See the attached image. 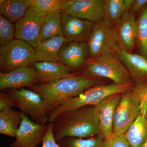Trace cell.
I'll use <instances>...</instances> for the list:
<instances>
[{
    "label": "cell",
    "instance_id": "6da1fadb",
    "mask_svg": "<svg viewBox=\"0 0 147 147\" xmlns=\"http://www.w3.org/2000/svg\"><path fill=\"white\" fill-rule=\"evenodd\" d=\"M99 78L72 74L54 82L36 84L32 87L45 101L48 115L67 100L100 85Z\"/></svg>",
    "mask_w": 147,
    "mask_h": 147
},
{
    "label": "cell",
    "instance_id": "7a4b0ae2",
    "mask_svg": "<svg viewBox=\"0 0 147 147\" xmlns=\"http://www.w3.org/2000/svg\"><path fill=\"white\" fill-rule=\"evenodd\" d=\"M86 107L62 113L55 119L53 131L57 143L65 138L85 139L101 134L94 107Z\"/></svg>",
    "mask_w": 147,
    "mask_h": 147
},
{
    "label": "cell",
    "instance_id": "3957f363",
    "mask_svg": "<svg viewBox=\"0 0 147 147\" xmlns=\"http://www.w3.org/2000/svg\"><path fill=\"white\" fill-rule=\"evenodd\" d=\"M83 71V76L107 78L119 86H133L128 71L115 53H103L93 59H88Z\"/></svg>",
    "mask_w": 147,
    "mask_h": 147
},
{
    "label": "cell",
    "instance_id": "277c9868",
    "mask_svg": "<svg viewBox=\"0 0 147 147\" xmlns=\"http://www.w3.org/2000/svg\"><path fill=\"white\" fill-rule=\"evenodd\" d=\"M132 86H119L113 83L100 84L92 87L65 101L52 111L48 115V122H53L59 115L65 112L78 110L90 105L96 106L105 97L115 94L124 93Z\"/></svg>",
    "mask_w": 147,
    "mask_h": 147
},
{
    "label": "cell",
    "instance_id": "5b68a950",
    "mask_svg": "<svg viewBox=\"0 0 147 147\" xmlns=\"http://www.w3.org/2000/svg\"><path fill=\"white\" fill-rule=\"evenodd\" d=\"M36 62L34 49L27 42L13 39L0 49V65L2 73L21 67H32Z\"/></svg>",
    "mask_w": 147,
    "mask_h": 147
},
{
    "label": "cell",
    "instance_id": "8992f818",
    "mask_svg": "<svg viewBox=\"0 0 147 147\" xmlns=\"http://www.w3.org/2000/svg\"><path fill=\"white\" fill-rule=\"evenodd\" d=\"M140 100L132 87L123 94L114 113L113 134L110 137H117L126 132L140 114Z\"/></svg>",
    "mask_w": 147,
    "mask_h": 147
},
{
    "label": "cell",
    "instance_id": "52a82bcc",
    "mask_svg": "<svg viewBox=\"0 0 147 147\" xmlns=\"http://www.w3.org/2000/svg\"><path fill=\"white\" fill-rule=\"evenodd\" d=\"M6 92L14 107L30 116L36 123L44 125L48 121L45 101L37 93L25 88L9 89Z\"/></svg>",
    "mask_w": 147,
    "mask_h": 147
},
{
    "label": "cell",
    "instance_id": "ba28073f",
    "mask_svg": "<svg viewBox=\"0 0 147 147\" xmlns=\"http://www.w3.org/2000/svg\"><path fill=\"white\" fill-rule=\"evenodd\" d=\"M115 27L103 18L94 23L87 41L89 49L88 59H93L103 53H115L119 48Z\"/></svg>",
    "mask_w": 147,
    "mask_h": 147
},
{
    "label": "cell",
    "instance_id": "9c48e42d",
    "mask_svg": "<svg viewBox=\"0 0 147 147\" xmlns=\"http://www.w3.org/2000/svg\"><path fill=\"white\" fill-rule=\"evenodd\" d=\"M47 124H39L32 121L24 114L20 126L16 131V139L10 147H37L42 141Z\"/></svg>",
    "mask_w": 147,
    "mask_h": 147
},
{
    "label": "cell",
    "instance_id": "30bf717a",
    "mask_svg": "<svg viewBox=\"0 0 147 147\" xmlns=\"http://www.w3.org/2000/svg\"><path fill=\"white\" fill-rule=\"evenodd\" d=\"M42 16L34 12L30 7L26 14L15 23V39L27 42L35 48L39 45V37Z\"/></svg>",
    "mask_w": 147,
    "mask_h": 147
},
{
    "label": "cell",
    "instance_id": "8fae6325",
    "mask_svg": "<svg viewBox=\"0 0 147 147\" xmlns=\"http://www.w3.org/2000/svg\"><path fill=\"white\" fill-rule=\"evenodd\" d=\"M39 82L33 67H21L7 73H0V90L24 88L33 86Z\"/></svg>",
    "mask_w": 147,
    "mask_h": 147
},
{
    "label": "cell",
    "instance_id": "7c38bea8",
    "mask_svg": "<svg viewBox=\"0 0 147 147\" xmlns=\"http://www.w3.org/2000/svg\"><path fill=\"white\" fill-rule=\"evenodd\" d=\"M63 36L67 42L87 41L94 23L62 13Z\"/></svg>",
    "mask_w": 147,
    "mask_h": 147
},
{
    "label": "cell",
    "instance_id": "4fadbf2b",
    "mask_svg": "<svg viewBox=\"0 0 147 147\" xmlns=\"http://www.w3.org/2000/svg\"><path fill=\"white\" fill-rule=\"evenodd\" d=\"M64 12L67 14L94 23L104 17L103 0H71Z\"/></svg>",
    "mask_w": 147,
    "mask_h": 147
},
{
    "label": "cell",
    "instance_id": "5bb4252c",
    "mask_svg": "<svg viewBox=\"0 0 147 147\" xmlns=\"http://www.w3.org/2000/svg\"><path fill=\"white\" fill-rule=\"evenodd\" d=\"M115 28L118 47L132 53L137 38V21L134 14L129 11L124 13Z\"/></svg>",
    "mask_w": 147,
    "mask_h": 147
},
{
    "label": "cell",
    "instance_id": "9a60e30c",
    "mask_svg": "<svg viewBox=\"0 0 147 147\" xmlns=\"http://www.w3.org/2000/svg\"><path fill=\"white\" fill-rule=\"evenodd\" d=\"M123 94L109 96L94 107L99 121L101 134L105 139L112 136L114 113Z\"/></svg>",
    "mask_w": 147,
    "mask_h": 147
},
{
    "label": "cell",
    "instance_id": "2e32d148",
    "mask_svg": "<svg viewBox=\"0 0 147 147\" xmlns=\"http://www.w3.org/2000/svg\"><path fill=\"white\" fill-rule=\"evenodd\" d=\"M59 55L62 63L71 70L81 68L88 59L87 41L66 42L61 48Z\"/></svg>",
    "mask_w": 147,
    "mask_h": 147
},
{
    "label": "cell",
    "instance_id": "e0dca14e",
    "mask_svg": "<svg viewBox=\"0 0 147 147\" xmlns=\"http://www.w3.org/2000/svg\"><path fill=\"white\" fill-rule=\"evenodd\" d=\"M116 55L126 66L130 76L137 82L147 80V60L141 55L133 54L118 48Z\"/></svg>",
    "mask_w": 147,
    "mask_h": 147
},
{
    "label": "cell",
    "instance_id": "ac0fdd59",
    "mask_svg": "<svg viewBox=\"0 0 147 147\" xmlns=\"http://www.w3.org/2000/svg\"><path fill=\"white\" fill-rule=\"evenodd\" d=\"M32 67L40 84L50 83L73 74L71 69L61 63L35 62Z\"/></svg>",
    "mask_w": 147,
    "mask_h": 147
},
{
    "label": "cell",
    "instance_id": "d6986e66",
    "mask_svg": "<svg viewBox=\"0 0 147 147\" xmlns=\"http://www.w3.org/2000/svg\"><path fill=\"white\" fill-rule=\"evenodd\" d=\"M66 42V39L63 36L54 37L40 42L34 48L36 62L62 63L59 53L61 47Z\"/></svg>",
    "mask_w": 147,
    "mask_h": 147
},
{
    "label": "cell",
    "instance_id": "ffe728a7",
    "mask_svg": "<svg viewBox=\"0 0 147 147\" xmlns=\"http://www.w3.org/2000/svg\"><path fill=\"white\" fill-rule=\"evenodd\" d=\"M32 0H1L0 16L12 23H16L26 13Z\"/></svg>",
    "mask_w": 147,
    "mask_h": 147
},
{
    "label": "cell",
    "instance_id": "44dd1931",
    "mask_svg": "<svg viewBox=\"0 0 147 147\" xmlns=\"http://www.w3.org/2000/svg\"><path fill=\"white\" fill-rule=\"evenodd\" d=\"M62 13L57 11L43 16L40 30L39 43L54 37L63 36Z\"/></svg>",
    "mask_w": 147,
    "mask_h": 147
},
{
    "label": "cell",
    "instance_id": "7402d4cb",
    "mask_svg": "<svg viewBox=\"0 0 147 147\" xmlns=\"http://www.w3.org/2000/svg\"><path fill=\"white\" fill-rule=\"evenodd\" d=\"M24 113L11 108L0 111V133L11 137H16Z\"/></svg>",
    "mask_w": 147,
    "mask_h": 147
},
{
    "label": "cell",
    "instance_id": "603a6c76",
    "mask_svg": "<svg viewBox=\"0 0 147 147\" xmlns=\"http://www.w3.org/2000/svg\"><path fill=\"white\" fill-rule=\"evenodd\" d=\"M130 147H142L147 138V119L141 114L124 134Z\"/></svg>",
    "mask_w": 147,
    "mask_h": 147
},
{
    "label": "cell",
    "instance_id": "cb8c5ba5",
    "mask_svg": "<svg viewBox=\"0 0 147 147\" xmlns=\"http://www.w3.org/2000/svg\"><path fill=\"white\" fill-rule=\"evenodd\" d=\"M71 2V0H32L30 8L43 17L53 12L64 11Z\"/></svg>",
    "mask_w": 147,
    "mask_h": 147
},
{
    "label": "cell",
    "instance_id": "d4e9b609",
    "mask_svg": "<svg viewBox=\"0 0 147 147\" xmlns=\"http://www.w3.org/2000/svg\"><path fill=\"white\" fill-rule=\"evenodd\" d=\"M103 19L115 26L124 13H126L124 0H103Z\"/></svg>",
    "mask_w": 147,
    "mask_h": 147
},
{
    "label": "cell",
    "instance_id": "484cf974",
    "mask_svg": "<svg viewBox=\"0 0 147 147\" xmlns=\"http://www.w3.org/2000/svg\"><path fill=\"white\" fill-rule=\"evenodd\" d=\"M105 138L102 134L90 138H65L58 143L60 147H104Z\"/></svg>",
    "mask_w": 147,
    "mask_h": 147
},
{
    "label": "cell",
    "instance_id": "4316f807",
    "mask_svg": "<svg viewBox=\"0 0 147 147\" xmlns=\"http://www.w3.org/2000/svg\"><path fill=\"white\" fill-rule=\"evenodd\" d=\"M140 55L147 60V5L137 21V38Z\"/></svg>",
    "mask_w": 147,
    "mask_h": 147
},
{
    "label": "cell",
    "instance_id": "83f0119b",
    "mask_svg": "<svg viewBox=\"0 0 147 147\" xmlns=\"http://www.w3.org/2000/svg\"><path fill=\"white\" fill-rule=\"evenodd\" d=\"M15 25L0 16V46L5 47L13 40L15 37Z\"/></svg>",
    "mask_w": 147,
    "mask_h": 147
},
{
    "label": "cell",
    "instance_id": "f1b7e54d",
    "mask_svg": "<svg viewBox=\"0 0 147 147\" xmlns=\"http://www.w3.org/2000/svg\"><path fill=\"white\" fill-rule=\"evenodd\" d=\"M132 88L140 100V114L147 119V80L137 82Z\"/></svg>",
    "mask_w": 147,
    "mask_h": 147
},
{
    "label": "cell",
    "instance_id": "f546056e",
    "mask_svg": "<svg viewBox=\"0 0 147 147\" xmlns=\"http://www.w3.org/2000/svg\"><path fill=\"white\" fill-rule=\"evenodd\" d=\"M41 147H60L54 137L53 131V123L48 122L46 133L42 141Z\"/></svg>",
    "mask_w": 147,
    "mask_h": 147
},
{
    "label": "cell",
    "instance_id": "4dcf8cb0",
    "mask_svg": "<svg viewBox=\"0 0 147 147\" xmlns=\"http://www.w3.org/2000/svg\"><path fill=\"white\" fill-rule=\"evenodd\" d=\"M104 147H130L124 134L105 139Z\"/></svg>",
    "mask_w": 147,
    "mask_h": 147
},
{
    "label": "cell",
    "instance_id": "1f68e13d",
    "mask_svg": "<svg viewBox=\"0 0 147 147\" xmlns=\"http://www.w3.org/2000/svg\"><path fill=\"white\" fill-rule=\"evenodd\" d=\"M14 107L13 102L6 91L0 93V111Z\"/></svg>",
    "mask_w": 147,
    "mask_h": 147
},
{
    "label": "cell",
    "instance_id": "d6a6232c",
    "mask_svg": "<svg viewBox=\"0 0 147 147\" xmlns=\"http://www.w3.org/2000/svg\"><path fill=\"white\" fill-rule=\"evenodd\" d=\"M147 5V0H134L129 12L132 14H134L144 8Z\"/></svg>",
    "mask_w": 147,
    "mask_h": 147
},
{
    "label": "cell",
    "instance_id": "836d02e7",
    "mask_svg": "<svg viewBox=\"0 0 147 147\" xmlns=\"http://www.w3.org/2000/svg\"><path fill=\"white\" fill-rule=\"evenodd\" d=\"M142 147H147V138L146 141V142H145L144 144V146H143Z\"/></svg>",
    "mask_w": 147,
    "mask_h": 147
}]
</instances>
